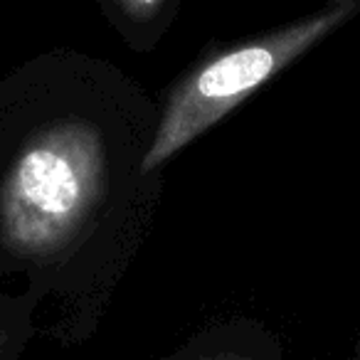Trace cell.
Instances as JSON below:
<instances>
[{
	"label": "cell",
	"instance_id": "cell-3",
	"mask_svg": "<svg viewBox=\"0 0 360 360\" xmlns=\"http://www.w3.org/2000/svg\"><path fill=\"white\" fill-rule=\"evenodd\" d=\"M160 360H284L279 333L250 316L212 321Z\"/></svg>",
	"mask_w": 360,
	"mask_h": 360
},
{
	"label": "cell",
	"instance_id": "cell-5",
	"mask_svg": "<svg viewBox=\"0 0 360 360\" xmlns=\"http://www.w3.org/2000/svg\"><path fill=\"white\" fill-rule=\"evenodd\" d=\"M37 304L27 296L0 294V360H20L37 338Z\"/></svg>",
	"mask_w": 360,
	"mask_h": 360
},
{
	"label": "cell",
	"instance_id": "cell-6",
	"mask_svg": "<svg viewBox=\"0 0 360 360\" xmlns=\"http://www.w3.org/2000/svg\"><path fill=\"white\" fill-rule=\"evenodd\" d=\"M355 360H360V333H358V345H355Z\"/></svg>",
	"mask_w": 360,
	"mask_h": 360
},
{
	"label": "cell",
	"instance_id": "cell-1",
	"mask_svg": "<svg viewBox=\"0 0 360 360\" xmlns=\"http://www.w3.org/2000/svg\"><path fill=\"white\" fill-rule=\"evenodd\" d=\"M160 101L114 62L70 47L0 77V294L37 304V338L96 333L163 198L148 173Z\"/></svg>",
	"mask_w": 360,
	"mask_h": 360
},
{
	"label": "cell",
	"instance_id": "cell-4",
	"mask_svg": "<svg viewBox=\"0 0 360 360\" xmlns=\"http://www.w3.org/2000/svg\"><path fill=\"white\" fill-rule=\"evenodd\" d=\"M129 50L153 52L175 25L183 0H96Z\"/></svg>",
	"mask_w": 360,
	"mask_h": 360
},
{
	"label": "cell",
	"instance_id": "cell-2",
	"mask_svg": "<svg viewBox=\"0 0 360 360\" xmlns=\"http://www.w3.org/2000/svg\"><path fill=\"white\" fill-rule=\"evenodd\" d=\"M358 11L360 0H333L321 11L198 60L173 82L160 101V121L146 158V170H165L180 150L220 124L319 42L340 30Z\"/></svg>",
	"mask_w": 360,
	"mask_h": 360
}]
</instances>
